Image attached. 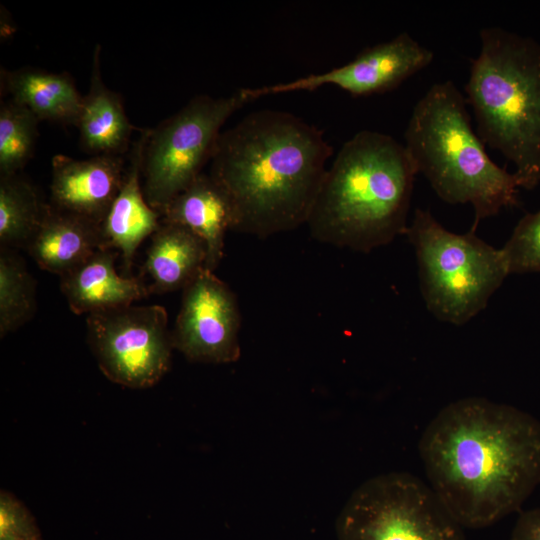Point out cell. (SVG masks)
I'll return each mask as SVG.
<instances>
[{
	"label": "cell",
	"instance_id": "obj_1",
	"mask_svg": "<svg viewBox=\"0 0 540 540\" xmlns=\"http://www.w3.org/2000/svg\"><path fill=\"white\" fill-rule=\"evenodd\" d=\"M419 454L458 523L484 528L520 509L540 483V422L511 405L462 398L430 421Z\"/></svg>",
	"mask_w": 540,
	"mask_h": 540
},
{
	"label": "cell",
	"instance_id": "obj_2",
	"mask_svg": "<svg viewBox=\"0 0 540 540\" xmlns=\"http://www.w3.org/2000/svg\"><path fill=\"white\" fill-rule=\"evenodd\" d=\"M331 155L323 131L285 111H255L222 132L209 175L231 203L232 230L264 238L306 224Z\"/></svg>",
	"mask_w": 540,
	"mask_h": 540
},
{
	"label": "cell",
	"instance_id": "obj_3",
	"mask_svg": "<svg viewBox=\"0 0 540 540\" xmlns=\"http://www.w3.org/2000/svg\"><path fill=\"white\" fill-rule=\"evenodd\" d=\"M418 171L404 144L362 130L324 175L307 225L322 243L368 253L405 235Z\"/></svg>",
	"mask_w": 540,
	"mask_h": 540
},
{
	"label": "cell",
	"instance_id": "obj_4",
	"mask_svg": "<svg viewBox=\"0 0 540 540\" xmlns=\"http://www.w3.org/2000/svg\"><path fill=\"white\" fill-rule=\"evenodd\" d=\"M418 171L449 204H471V228L501 209L518 204L523 182L498 166L472 128L466 100L451 81L435 83L416 103L404 133Z\"/></svg>",
	"mask_w": 540,
	"mask_h": 540
},
{
	"label": "cell",
	"instance_id": "obj_5",
	"mask_svg": "<svg viewBox=\"0 0 540 540\" xmlns=\"http://www.w3.org/2000/svg\"><path fill=\"white\" fill-rule=\"evenodd\" d=\"M480 40L466 85L478 135L532 189L540 181V43L499 27L483 28Z\"/></svg>",
	"mask_w": 540,
	"mask_h": 540
},
{
	"label": "cell",
	"instance_id": "obj_6",
	"mask_svg": "<svg viewBox=\"0 0 540 540\" xmlns=\"http://www.w3.org/2000/svg\"><path fill=\"white\" fill-rule=\"evenodd\" d=\"M405 235L415 250L425 305L440 321L467 323L509 275L501 248L471 229L465 234L447 230L427 210L416 209Z\"/></svg>",
	"mask_w": 540,
	"mask_h": 540
},
{
	"label": "cell",
	"instance_id": "obj_7",
	"mask_svg": "<svg viewBox=\"0 0 540 540\" xmlns=\"http://www.w3.org/2000/svg\"><path fill=\"white\" fill-rule=\"evenodd\" d=\"M251 100L247 88L227 97L200 94L148 129L142 188L148 204L161 216L167 205L203 173L224 123Z\"/></svg>",
	"mask_w": 540,
	"mask_h": 540
},
{
	"label": "cell",
	"instance_id": "obj_8",
	"mask_svg": "<svg viewBox=\"0 0 540 540\" xmlns=\"http://www.w3.org/2000/svg\"><path fill=\"white\" fill-rule=\"evenodd\" d=\"M463 529L430 485L407 472L364 481L335 523L337 540H464Z\"/></svg>",
	"mask_w": 540,
	"mask_h": 540
},
{
	"label": "cell",
	"instance_id": "obj_9",
	"mask_svg": "<svg viewBox=\"0 0 540 540\" xmlns=\"http://www.w3.org/2000/svg\"><path fill=\"white\" fill-rule=\"evenodd\" d=\"M86 324L88 343L110 381L149 388L169 370L174 347L164 307L130 305L92 313Z\"/></svg>",
	"mask_w": 540,
	"mask_h": 540
},
{
	"label": "cell",
	"instance_id": "obj_10",
	"mask_svg": "<svg viewBox=\"0 0 540 540\" xmlns=\"http://www.w3.org/2000/svg\"><path fill=\"white\" fill-rule=\"evenodd\" d=\"M182 292L171 333L174 349L193 362L237 361L241 315L233 291L213 271L203 269Z\"/></svg>",
	"mask_w": 540,
	"mask_h": 540
},
{
	"label": "cell",
	"instance_id": "obj_11",
	"mask_svg": "<svg viewBox=\"0 0 540 540\" xmlns=\"http://www.w3.org/2000/svg\"><path fill=\"white\" fill-rule=\"evenodd\" d=\"M433 52L403 32L362 50L347 64L291 82L247 88L252 99L269 95L336 86L352 96L381 94L398 87L433 61Z\"/></svg>",
	"mask_w": 540,
	"mask_h": 540
},
{
	"label": "cell",
	"instance_id": "obj_12",
	"mask_svg": "<svg viewBox=\"0 0 540 540\" xmlns=\"http://www.w3.org/2000/svg\"><path fill=\"white\" fill-rule=\"evenodd\" d=\"M51 167L49 204L100 227L124 180L123 157L79 160L56 154Z\"/></svg>",
	"mask_w": 540,
	"mask_h": 540
},
{
	"label": "cell",
	"instance_id": "obj_13",
	"mask_svg": "<svg viewBox=\"0 0 540 540\" xmlns=\"http://www.w3.org/2000/svg\"><path fill=\"white\" fill-rule=\"evenodd\" d=\"M147 133L148 129L142 130L133 143L122 186L100 226L103 248L120 254L125 276H129L139 245L156 232L162 220L148 204L141 184Z\"/></svg>",
	"mask_w": 540,
	"mask_h": 540
},
{
	"label": "cell",
	"instance_id": "obj_14",
	"mask_svg": "<svg viewBox=\"0 0 540 540\" xmlns=\"http://www.w3.org/2000/svg\"><path fill=\"white\" fill-rule=\"evenodd\" d=\"M118 253L99 249L81 265L61 276V291L75 314H92L132 305L149 291L142 278L121 275L115 268Z\"/></svg>",
	"mask_w": 540,
	"mask_h": 540
},
{
	"label": "cell",
	"instance_id": "obj_15",
	"mask_svg": "<svg viewBox=\"0 0 540 540\" xmlns=\"http://www.w3.org/2000/svg\"><path fill=\"white\" fill-rule=\"evenodd\" d=\"M162 221L188 228L207 248L205 269L213 271L224 254L225 236L232 230L231 203L209 174L202 173L178 194L162 213Z\"/></svg>",
	"mask_w": 540,
	"mask_h": 540
},
{
	"label": "cell",
	"instance_id": "obj_16",
	"mask_svg": "<svg viewBox=\"0 0 540 540\" xmlns=\"http://www.w3.org/2000/svg\"><path fill=\"white\" fill-rule=\"evenodd\" d=\"M89 90L76 127L82 149L92 156H123L130 146L133 125L130 123L122 98L109 89L101 74V46L93 51Z\"/></svg>",
	"mask_w": 540,
	"mask_h": 540
},
{
	"label": "cell",
	"instance_id": "obj_17",
	"mask_svg": "<svg viewBox=\"0 0 540 540\" xmlns=\"http://www.w3.org/2000/svg\"><path fill=\"white\" fill-rule=\"evenodd\" d=\"M38 266L60 277L103 248L100 227L48 204L27 244Z\"/></svg>",
	"mask_w": 540,
	"mask_h": 540
},
{
	"label": "cell",
	"instance_id": "obj_18",
	"mask_svg": "<svg viewBox=\"0 0 540 540\" xmlns=\"http://www.w3.org/2000/svg\"><path fill=\"white\" fill-rule=\"evenodd\" d=\"M207 248L203 240L186 227L161 220L151 236L142 276L150 293L183 290L205 269Z\"/></svg>",
	"mask_w": 540,
	"mask_h": 540
},
{
	"label": "cell",
	"instance_id": "obj_19",
	"mask_svg": "<svg viewBox=\"0 0 540 540\" xmlns=\"http://www.w3.org/2000/svg\"><path fill=\"white\" fill-rule=\"evenodd\" d=\"M13 101L31 111L40 121L76 126L83 96L72 77L37 68L1 69V88Z\"/></svg>",
	"mask_w": 540,
	"mask_h": 540
},
{
	"label": "cell",
	"instance_id": "obj_20",
	"mask_svg": "<svg viewBox=\"0 0 540 540\" xmlns=\"http://www.w3.org/2000/svg\"><path fill=\"white\" fill-rule=\"evenodd\" d=\"M48 204L20 173L0 176L1 247H27Z\"/></svg>",
	"mask_w": 540,
	"mask_h": 540
},
{
	"label": "cell",
	"instance_id": "obj_21",
	"mask_svg": "<svg viewBox=\"0 0 540 540\" xmlns=\"http://www.w3.org/2000/svg\"><path fill=\"white\" fill-rule=\"evenodd\" d=\"M36 311V287L23 260L10 248L0 252V335L28 322Z\"/></svg>",
	"mask_w": 540,
	"mask_h": 540
},
{
	"label": "cell",
	"instance_id": "obj_22",
	"mask_svg": "<svg viewBox=\"0 0 540 540\" xmlns=\"http://www.w3.org/2000/svg\"><path fill=\"white\" fill-rule=\"evenodd\" d=\"M40 120L9 99L0 106V176L20 173L32 158Z\"/></svg>",
	"mask_w": 540,
	"mask_h": 540
},
{
	"label": "cell",
	"instance_id": "obj_23",
	"mask_svg": "<svg viewBox=\"0 0 540 540\" xmlns=\"http://www.w3.org/2000/svg\"><path fill=\"white\" fill-rule=\"evenodd\" d=\"M509 274L540 272V211L523 216L501 248Z\"/></svg>",
	"mask_w": 540,
	"mask_h": 540
},
{
	"label": "cell",
	"instance_id": "obj_24",
	"mask_svg": "<svg viewBox=\"0 0 540 540\" xmlns=\"http://www.w3.org/2000/svg\"><path fill=\"white\" fill-rule=\"evenodd\" d=\"M0 540H42L27 507L11 492H0Z\"/></svg>",
	"mask_w": 540,
	"mask_h": 540
},
{
	"label": "cell",
	"instance_id": "obj_25",
	"mask_svg": "<svg viewBox=\"0 0 540 540\" xmlns=\"http://www.w3.org/2000/svg\"><path fill=\"white\" fill-rule=\"evenodd\" d=\"M510 540H540V508L520 513Z\"/></svg>",
	"mask_w": 540,
	"mask_h": 540
}]
</instances>
